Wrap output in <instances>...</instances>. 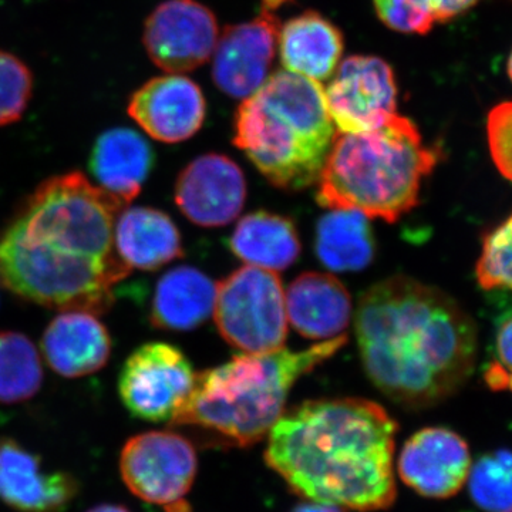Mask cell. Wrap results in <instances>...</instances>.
I'll use <instances>...</instances> for the list:
<instances>
[{
	"label": "cell",
	"instance_id": "cell-29",
	"mask_svg": "<svg viewBox=\"0 0 512 512\" xmlns=\"http://www.w3.org/2000/svg\"><path fill=\"white\" fill-rule=\"evenodd\" d=\"M377 16L400 33L426 35L436 20L433 0H373Z\"/></svg>",
	"mask_w": 512,
	"mask_h": 512
},
{
	"label": "cell",
	"instance_id": "cell-6",
	"mask_svg": "<svg viewBox=\"0 0 512 512\" xmlns=\"http://www.w3.org/2000/svg\"><path fill=\"white\" fill-rule=\"evenodd\" d=\"M439 160L416 124L396 114L376 130L335 138L318 178V201L330 210L397 221L416 207L421 183Z\"/></svg>",
	"mask_w": 512,
	"mask_h": 512
},
{
	"label": "cell",
	"instance_id": "cell-30",
	"mask_svg": "<svg viewBox=\"0 0 512 512\" xmlns=\"http://www.w3.org/2000/svg\"><path fill=\"white\" fill-rule=\"evenodd\" d=\"M487 136L495 167L512 181V101L498 104L490 111Z\"/></svg>",
	"mask_w": 512,
	"mask_h": 512
},
{
	"label": "cell",
	"instance_id": "cell-22",
	"mask_svg": "<svg viewBox=\"0 0 512 512\" xmlns=\"http://www.w3.org/2000/svg\"><path fill=\"white\" fill-rule=\"evenodd\" d=\"M217 285L200 269L177 266L161 276L151 302L154 328L185 332L202 325L214 312Z\"/></svg>",
	"mask_w": 512,
	"mask_h": 512
},
{
	"label": "cell",
	"instance_id": "cell-14",
	"mask_svg": "<svg viewBox=\"0 0 512 512\" xmlns=\"http://www.w3.org/2000/svg\"><path fill=\"white\" fill-rule=\"evenodd\" d=\"M247 197L244 173L231 158L207 154L184 168L175 184V202L198 227L217 228L238 217Z\"/></svg>",
	"mask_w": 512,
	"mask_h": 512
},
{
	"label": "cell",
	"instance_id": "cell-19",
	"mask_svg": "<svg viewBox=\"0 0 512 512\" xmlns=\"http://www.w3.org/2000/svg\"><path fill=\"white\" fill-rule=\"evenodd\" d=\"M89 167L99 187L128 204L153 170L154 151L137 131L110 128L94 143Z\"/></svg>",
	"mask_w": 512,
	"mask_h": 512
},
{
	"label": "cell",
	"instance_id": "cell-9",
	"mask_svg": "<svg viewBox=\"0 0 512 512\" xmlns=\"http://www.w3.org/2000/svg\"><path fill=\"white\" fill-rule=\"evenodd\" d=\"M190 360L168 343H147L131 353L119 377L121 402L137 419H174L195 382Z\"/></svg>",
	"mask_w": 512,
	"mask_h": 512
},
{
	"label": "cell",
	"instance_id": "cell-26",
	"mask_svg": "<svg viewBox=\"0 0 512 512\" xmlns=\"http://www.w3.org/2000/svg\"><path fill=\"white\" fill-rule=\"evenodd\" d=\"M468 490L485 512L512 511V453L498 450L485 454L471 466Z\"/></svg>",
	"mask_w": 512,
	"mask_h": 512
},
{
	"label": "cell",
	"instance_id": "cell-15",
	"mask_svg": "<svg viewBox=\"0 0 512 512\" xmlns=\"http://www.w3.org/2000/svg\"><path fill=\"white\" fill-rule=\"evenodd\" d=\"M127 113L154 140L181 143L204 124L207 103L197 83L167 73L138 87L128 100Z\"/></svg>",
	"mask_w": 512,
	"mask_h": 512
},
{
	"label": "cell",
	"instance_id": "cell-8",
	"mask_svg": "<svg viewBox=\"0 0 512 512\" xmlns=\"http://www.w3.org/2000/svg\"><path fill=\"white\" fill-rule=\"evenodd\" d=\"M198 458L190 440L173 431L131 437L120 456L124 484L140 500L165 512H191L185 503L197 476Z\"/></svg>",
	"mask_w": 512,
	"mask_h": 512
},
{
	"label": "cell",
	"instance_id": "cell-28",
	"mask_svg": "<svg viewBox=\"0 0 512 512\" xmlns=\"http://www.w3.org/2000/svg\"><path fill=\"white\" fill-rule=\"evenodd\" d=\"M33 94V74L12 53L0 50V126L16 123L28 109Z\"/></svg>",
	"mask_w": 512,
	"mask_h": 512
},
{
	"label": "cell",
	"instance_id": "cell-16",
	"mask_svg": "<svg viewBox=\"0 0 512 512\" xmlns=\"http://www.w3.org/2000/svg\"><path fill=\"white\" fill-rule=\"evenodd\" d=\"M79 493L76 478L45 471L42 461L12 439L0 440V501L20 512H62Z\"/></svg>",
	"mask_w": 512,
	"mask_h": 512
},
{
	"label": "cell",
	"instance_id": "cell-2",
	"mask_svg": "<svg viewBox=\"0 0 512 512\" xmlns=\"http://www.w3.org/2000/svg\"><path fill=\"white\" fill-rule=\"evenodd\" d=\"M356 336L369 379L407 409L453 396L476 365L477 330L467 312L447 293L407 276L363 293Z\"/></svg>",
	"mask_w": 512,
	"mask_h": 512
},
{
	"label": "cell",
	"instance_id": "cell-23",
	"mask_svg": "<svg viewBox=\"0 0 512 512\" xmlns=\"http://www.w3.org/2000/svg\"><path fill=\"white\" fill-rule=\"evenodd\" d=\"M232 252L248 265L284 271L301 254L298 231L289 218L258 211L238 222L229 239Z\"/></svg>",
	"mask_w": 512,
	"mask_h": 512
},
{
	"label": "cell",
	"instance_id": "cell-32",
	"mask_svg": "<svg viewBox=\"0 0 512 512\" xmlns=\"http://www.w3.org/2000/svg\"><path fill=\"white\" fill-rule=\"evenodd\" d=\"M437 22H448L473 8L478 0H433Z\"/></svg>",
	"mask_w": 512,
	"mask_h": 512
},
{
	"label": "cell",
	"instance_id": "cell-3",
	"mask_svg": "<svg viewBox=\"0 0 512 512\" xmlns=\"http://www.w3.org/2000/svg\"><path fill=\"white\" fill-rule=\"evenodd\" d=\"M396 431L392 416L370 400H311L276 421L265 461L303 500L386 510L396 500Z\"/></svg>",
	"mask_w": 512,
	"mask_h": 512
},
{
	"label": "cell",
	"instance_id": "cell-31",
	"mask_svg": "<svg viewBox=\"0 0 512 512\" xmlns=\"http://www.w3.org/2000/svg\"><path fill=\"white\" fill-rule=\"evenodd\" d=\"M485 380L493 389L512 390V309L501 316L495 330L494 360Z\"/></svg>",
	"mask_w": 512,
	"mask_h": 512
},
{
	"label": "cell",
	"instance_id": "cell-33",
	"mask_svg": "<svg viewBox=\"0 0 512 512\" xmlns=\"http://www.w3.org/2000/svg\"><path fill=\"white\" fill-rule=\"evenodd\" d=\"M291 512H343L340 508L332 507V505L309 503L298 505Z\"/></svg>",
	"mask_w": 512,
	"mask_h": 512
},
{
	"label": "cell",
	"instance_id": "cell-13",
	"mask_svg": "<svg viewBox=\"0 0 512 512\" xmlns=\"http://www.w3.org/2000/svg\"><path fill=\"white\" fill-rule=\"evenodd\" d=\"M397 466L407 487L423 497L444 500L460 493L473 463L463 437L444 427H429L406 441Z\"/></svg>",
	"mask_w": 512,
	"mask_h": 512
},
{
	"label": "cell",
	"instance_id": "cell-21",
	"mask_svg": "<svg viewBox=\"0 0 512 512\" xmlns=\"http://www.w3.org/2000/svg\"><path fill=\"white\" fill-rule=\"evenodd\" d=\"M114 241L131 269L156 271L184 255L177 225L156 208H124L117 218Z\"/></svg>",
	"mask_w": 512,
	"mask_h": 512
},
{
	"label": "cell",
	"instance_id": "cell-12",
	"mask_svg": "<svg viewBox=\"0 0 512 512\" xmlns=\"http://www.w3.org/2000/svg\"><path fill=\"white\" fill-rule=\"evenodd\" d=\"M217 18L198 0H165L144 25L151 62L170 74H184L210 60L217 47Z\"/></svg>",
	"mask_w": 512,
	"mask_h": 512
},
{
	"label": "cell",
	"instance_id": "cell-1",
	"mask_svg": "<svg viewBox=\"0 0 512 512\" xmlns=\"http://www.w3.org/2000/svg\"><path fill=\"white\" fill-rule=\"evenodd\" d=\"M126 207L79 171L49 178L0 234V284L46 308L103 315L131 274L114 241Z\"/></svg>",
	"mask_w": 512,
	"mask_h": 512
},
{
	"label": "cell",
	"instance_id": "cell-27",
	"mask_svg": "<svg viewBox=\"0 0 512 512\" xmlns=\"http://www.w3.org/2000/svg\"><path fill=\"white\" fill-rule=\"evenodd\" d=\"M477 279L487 291L512 292V214L485 235L477 262Z\"/></svg>",
	"mask_w": 512,
	"mask_h": 512
},
{
	"label": "cell",
	"instance_id": "cell-36",
	"mask_svg": "<svg viewBox=\"0 0 512 512\" xmlns=\"http://www.w3.org/2000/svg\"><path fill=\"white\" fill-rule=\"evenodd\" d=\"M512 512V511H511Z\"/></svg>",
	"mask_w": 512,
	"mask_h": 512
},
{
	"label": "cell",
	"instance_id": "cell-20",
	"mask_svg": "<svg viewBox=\"0 0 512 512\" xmlns=\"http://www.w3.org/2000/svg\"><path fill=\"white\" fill-rule=\"evenodd\" d=\"M278 45L288 72L318 83L333 76L343 55L342 33L318 12L289 19L279 30Z\"/></svg>",
	"mask_w": 512,
	"mask_h": 512
},
{
	"label": "cell",
	"instance_id": "cell-18",
	"mask_svg": "<svg viewBox=\"0 0 512 512\" xmlns=\"http://www.w3.org/2000/svg\"><path fill=\"white\" fill-rule=\"evenodd\" d=\"M288 322L305 338L329 340L342 336L352 316V299L335 276L306 272L285 295Z\"/></svg>",
	"mask_w": 512,
	"mask_h": 512
},
{
	"label": "cell",
	"instance_id": "cell-7",
	"mask_svg": "<svg viewBox=\"0 0 512 512\" xmlns=\"http://www.w3.org/2000/svg\"><path fill=\"white\" fill-rule=\"evenodd\" d=\"M214 318L222 338L244 353L282 349L288 313L281 279L258 266H242L217 285Z\"/></svg>",
	"mask_w": 512,
	"mask_h": 512
},
{
	"label": "cell",
	"instance_id": "cell-5",
	"mask_svg": "<svg viewBox=\"0 0 512 512\" xmlns=\"http://www.w3.org/2000/svg\"><path fill=\"white\" fill-rule=\"evenodd\" d=\"M234 144L269 183L298 191L318 181L336 127L318 82L281 70L238 107Z\"/></svg>",
	"mask_w": 512,
	"mask_h": 512
},
{
	"label": "cell",
	"instance_id": "cell-10",
	"mask_svg": "<svg viewBox=\"0 0 512 512\" xmlns=\"http://www.w3.org/2000/svg\"><path fill=\"white\" fill-rule=\"evenodd\" d=\"M326 106L342 134L365 133L396 116L397 86L389 63L375 56H350L325 92Z\"/></svg>",
	"mask_w": 512,
	"mask_h": 512
},
{
	"label": "cell",
	"instance_id": "cell-17",
	"mask_svg": "<svg viewBox=\"0 0 512 512\" xmlns=\"http://www.w3.org/2000/svg\"><path fill=\"white\" fill-rule=\"evenodd\" d=\"M40 346L50 369L67 379L99 372L111 355L109 330L90 312L57 315L43 333Z\"/></svg>",
	"mask_w": 512,
	"mask_h": 512
},
{
	"label": "cell",
	"instance_id": "cell-24",
	"mask_svg": "<svg viewBox=\"0 0 512 512\" xmlns=\"http://www.w3.org/2000/svg\"><path fill=\"white\" fill-rule=\"evenodd\" d=\"M316 254L333 272L362 271L375 255L369 218L356 210H332L316 229Z\"/></svg>",
	"mask_w": 512,
	"mask_h": 512
},
{
	"label": "cell",
	"instance_id": "cell-35",
	"mask_svg": "<svg viewBox=\"0 0 512 512\" xmlns=\"http://www.w3.org/2000/svg\"><path fill=\"white\" fill-rule=\"evenodd\" d=\"M508 74H510V77L512 80V52H511L510 60H508Z\"/></svg>",
	"mask_w": 512,
	"mask_h": 512
},
{
	"label": "cell",
	"instance_id": "cell-11",
	"mask_svg": "<svg viewBox=\"0 0 512 512\" xmlns=\"http://www.w3.org/2000/svg\"><path fill=\"white\" fill-rule=\"evenodd\" d=\"M289 0H262L254 20L228 26L215 47L212 77L218 89L234 99H248L269 77L278 46V10Z\"/></svg>",
	"mask_w": 512,
	"mask_h": 512
},
{
	"label": "cell",
	"instance_id": "cell-4",
	"mask_svg": "<svg viewBox=\"0 0 512 512\" xmlns=\"http://www.w3.org/2000/svg\"><path fill=\"white\" fill-rule=\"evenodd\" d=\"M346 340L345 335L338 336L301 352L282 348L244 353L198 373L170 423L200 430L224 446H254L285 413L286 397L296 380L335 355Z\"/></svg>",
	"mask_w": 512,
	"mask_h": 512
},
{
	"label": "cell",
	"instance_id": "cell-34",
	"mask_svg": "<svg viewBox=\"0 0 512 512\" xmlns=\"http://www.w3.org/2000/svg\"><path fill=\"white\" fill-rule=\"evenodd\" d=\"M87 512H131L128 508L123 507V505H113V504H101L97 505V507L92 508Z\"/></svg>",
	"mask_w": 512,
	"mask_h": 512
},
{
	"label": "cell",
	"instance_id": "cell-25",
	"mask_svg": "<svg viewBox=\"0 0 512 512\" xmlns=\"http://www.w3.org/2000/svg\"><path fill=\"white\" fill-rule=\"evenodd\" d=\"M42 383V360L32 340L13 330L0 332V403L28 402Z\"/></svg>",
	"mask_w": 512,
	"mask_h": 512
}]
</instances>
